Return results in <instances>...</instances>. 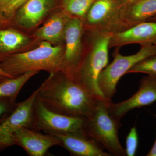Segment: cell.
Returning <instances> with one entry per match:
<instances>
[{"mask_svg":"<svg viewBox=\"0 0 156 156\" xmlns=\"http://www.w3.org/2000/svg\"><path fill=\"white\" fill-rule=\"evenodd\" d=\"M37 97L47 108L68 116L88 118L98 100L61 72L51 73L39 87Z\"/></svg>","mask_w":156,"mask_h":156,"instance_id":"cell-1","label":"cell"},{"mask_svg":"<svg viewBox=\"0 0 156 156\" xmlns=\"http://www.w3.org/2000/svg\"><path fill=\"white\" fill-rule=\"evenodd\" d=\"M64 51L62 46L54 47L50 42L45 41L34 50L6 56L0 65L11 78L31 71L57 73L61 71Z\"/></svg>","mask_w":156,"mask_h":156,"instance_id":"cell-2","label":"cell"},{"mask_svg":"<svg viewBox=\"0 0 156 156\" xmlns=\"http://www.w3.org/2000/svg\"><path fill=\"white\" fill-rule=\"evenodd\" d=\"M89 33V50L84 54L74 82L91 95L105 98L98 87V80L101 73L108 65L112 34L96 32Z\"/></svg>","mask_w":156,"mask_h":156,"instance_id":"cell-3","label":"cell"},{"mask_svg":"<svg viewBox=\"0 0 156 156\" xmlns=\"http://www.w3.org/2000/svg\"><path fill=\"white\" fill-rule=\"evenodd\" d=\"M112 101L105 98L98 99L92 114L85 119L84 130L112 155L126 156V149L122 146L119 137L122 125L109 112L108 103Z\"/></svg>","mask_w":156,"mask_h":156,"instance_id":"cell-4","label":"cell"},{"mask_svg":"<svg viewBox=\"0 0 156 156\" xmlns=\"http://www.w3.org/2000/svg\"><path fill=\"white\" fill-rule=\"evenodd\" d=\"M156 54V45L153 44L142 45L138 52L130 56H123L116 49L113 53V60L101 71L98 78V87L104 97L111 101L121 77L140 62Z\"/></svg>","mask_w":156,"mask_h":156,"instance_id":"cell-5","label":"cell"},{"mask_svg":"<svg viewBox=\"0 0 156 156\" xmlns=\"http://www.w3.org/2000/svg\"><path fill=\"white\" fill-rule=\"evenodd\" d=\"M156 16V0H139L118 7L102 33L113 34L146 22Z\"/></svg>","mask_w":156,"mask_h":156,"instance_id":"cell-6","label":"cell"},{"mask_svg":"<svg viewBox=\"0 0 156 156\" xmlns=\"http://www.w3.org/2000/svg\"><path fill=\"white\" fill-rule=\"evenodd\" d=\"M34 114L32 130L34 131L51 134L85 132V119L54 112L47 108L37 96L34 105Z\"/></svg>","mask_w":156,"mask_h":156,"instance_id":"cell-7","label":"cell"},{"mask_svg":"<svg viewBox=\"0 0 156 156\" xmlns=\"http://www.w3.org/2000/svg\"><path fill=\"white\" fill-rule=\"evenodd\" d=\"M83 30V20L76 17L69 19L65 30L66 46L60 72L73 81L75 80L84 56L82 43Z\"/></svg>","mask_w":156,"mask_h":156,"instance_id":"cell-8","label":"cell"},{"mask_svg":"<svg viewBox=\"0 0 156 156\" xmlns=\"http://www.w3.org/2000/svg\"><path fill=\"white\" fill-rule=\"evenodd\" d=\"M39 90L37 88L26 100L17 103L14 111L0 124V152L13 146V135L18 128L33 129L34 105Z\"/></svg>","mask_w":156,"mask_h":156,"instance_id":"cell-9","label":"cell"},{"mask_svg":"<svg viewBox=\"0 0 156 156\" xmlns=\"http://www.w3.org/2000/svg\"><path fill=\"white\" fill-rule=\"evenodd\" d=\"M156 101V76L147 75L142 78L139 89L127 100L119 103L110 101L108 108L112 116L121 119L129 111L148 106Z\"/></svg>","mask_w":156,"mask_h":156,"instance_id":"cell-10","label":"cell"},{"mask_svg":"<svg viewBox=\"0 0 156 156\" xmlns=\"http://www.w3.org/2000/svg\"><path fill=\"white\" fill-rule=\"evenodd\" d=\"M12 140L13 146L21 147L30 156H44L50 148L61 145L59 139L53 134H42L24 127L15 131Z\"/></svg>","mask_w":156,"mask_h":156,"instance_id":"cell-11","label":"cell"},{"mask_svg":"<svg viewBox=\"0 0 156 156\" xmlns=\"http://www.w3.org/2000/svg\"><path fill=\"white\" fill-rule=\"evenodd\" d=\"M61 142V146L73 156H111L104 148L85 132L54 134Z\"/></svg>","mask_w":156,"mask_h":156,"instance_id":"cell-12","label":"cell"},{"mask_svg":"<svg viewBox=\"0 0 156 156\" xmlns=\"http://www.w3.org/2000/svg\"><path fill=\"white\" fill-rule=\"evenodd\" d=\"M155 40L156 21H146L123 31L112 34L109 48L134 44L142 46L152 44Z\"/></svg>","mask_w":156,"mask_h":156,"instance_id":"cell-13","label":"cell"},{"mask_svg":"<svg viewBox=\"0 0 156 156\" xmlns=\"http://www.w3.org/2000/svg\"><path fill=\"white\" fill-rule=\"evenodd\" d=\"M118 0H95L83 20L89 32H101L114 14Z\"/></svg>","mask_w":156,"mask_h":156,"instance_id":"cell-14","label":"cell"},{"mask_svg":"<svg viewBox=\"0 0 156 156\" xmlns=\"http://www.w3.org/2000/svg\"><path fill=\"white\" fill-rule=\"evenodd\" d=\"M53 6V0H27L15 14V21L24 28L35 27Z\"/></svg>","mask_w":156,"mask_h":156,"instance_id":"cell-15","label":"cell"},{"mask_svg":"<svg viewBox=\"0 0 156 156\" xmlns=\"http://www.w3.org/2000/svg\"><path fill=\"white\" fill-rule=\"evenodd\" d=\"M71 18L65 12L53 14L37 31L36 36L46 41L56 44L61 43L64 41L66 27Z\"/></svg>","mask_w":156,"mask_h":156,"instance_id":"cell-16","label":"cell"},{"mask_svg":"<svg viewBox=\"0 0 156 156\" xmlns=\"http://www.w3.org/2000/svg\"><path fill=\"white\" fill-rule=\"evenodd\" d=\"M29 39L13 29L0 30V62L28 43Z\"/></svg>","mask_w":156,"mask_h":156,"instance_id":"cell-17","label":"cell"},{"mask_svg":"<svg viewBox=\"0 0 156 156\" xmlns=\"http://www.w3.org/2000/svg\"><path fill=\"white\" fill-rule=\"evenodd\" d=\"M38 71H31L14 78H8L0 83V98H17L23 87Z\"/></svg>","mask_w":156,"mask_h":156,"instance_id":"cell-18","label":"cell"},{"mask_svg":"<svg viewBox=\"0 0 156 156\" xmlns=\"http://www.w3.org/2000/svg\"><path fill=\"white\" fill-rule=\"evenodd\" d=\"M95 0H62L64 12L69 17L83 20Z\"/></svg>","mask_w":156,"mask_h":156,"instance_id":"cell-19","label":"cell"},{"mask_svg":"<svg viewBox=\"0 0 156 156\" xmlns=\"http://www.w3.org/2000/svg\"><path fill=\"white\" fill-rule=\"evenodd\" d=\"M27 0H0V15L4 21L11 20Z\"/></svg>","mask_w":156,"mask_h":156,"instance_id":"cell-20","label":"cell"},{"mask_svg":"<svg viewBox=\"0 0 156 156\" xmlns=\"http://www.w3.org/2000/svg\"><path fill=\"white\" fill-rule=\"evenodd\" d=\"M129 73H143L147 75L156 76V54L140 62L126 74Z\"/></svg>","mask_w":156,"mask_h":156,"instance_id":"cell-21","label":"cell"},{"mask_svg":"<svg viewBox=\"0 0 156 156\" xmlns=\"http://www.w3.org/2000/svg\"><path fill=\"white\" fill-rule=\"evenodd\" d=\"M139 144L138 133L136 127H132L126 137V154L127 156L136 155Z\"/></svg>","mask_w":156,"mask_h":156,"instance_id":"cell-22","label":"cell"},{"mask_svg":"<svg viewBox=\"0 0 156 156\" xmlns=\"http://www.w3.org/2000/svg\"><path fill=\"white\" fill-rule=\"evenodd\" d=\"M16 98H0V124L11 115L17 106Z\"/></svg>","mask_w":156,"mask_h":156,"instance_id":"cell-23","label":"cell"},{"mask_svg":"<svg viewBox=\"0 0 156 156\" xmlns=\"http://www.w3.org/2000/svg\"><path fill=\"white\" fill-rule=\"evenodd\" d=\"M154 116L156 118V115H154ZM147 156H156V137L155 141L152 147L150 150V151L148 153Z\"/></svg>","mask_w":156,"mask_h":156,"instance_id":"cell-24","label":"cell"},{"mask_svg":"<svg viewBox=\"0 0 156 156\" xmlns=\"http://www.w3.org/2000/svg\"><path fill=\"white\" fill-rule=\"evenodd\" d=\"M139 1V0H118L119 4L120 5H122L131 2H134V1Z\"/></svg>","mask_w":156,"mask_h":156,"instance_id":"cell-25","label":"cell"},{"mask_svg":"<svg viewBox=\"0 0 156 156\" xmlns=\"http://www.w3.org/2000/svg\"><path fill=\"white\" fill-rule=\"evenodd\" d=\"M0 74L5 76L7 77L11 78L9 74H8L2 69V68L1 67V65H0Z\"/></svg>","mask_w":156,"mask_h":156,"instance_id":"cell-26","label":"cell"},{"mask_svg":"<svg viewBox=\"0 0 156 156\" xmlns=\"http://www.w3.org/2000/svg\"><path fill=\"white\" fill-rule=\"evenodd\" d=\"M7 78H8V77L0 74V83L2 82V81L5 80Z\"/></svg>","mask_w":156,"mask_h":156,"instance_id":"cell-27","label":"cell"},{"mask_svg":"<svg viewBox=\"0 0 156 156\" xmlns=\"http://www.w3.org/2000/svg\"><path fill=\"white\" fill-rule=\"evenodd\" d=\"M148 21H156V16L151 18V19L148 20Z\"/></svg>","mask_w":156,"mask_h":156,"instance_id":"cell-28","label":"cell"},{"mask_svg":"<svg viewBox=\"0 0 156 156\" xmlns=\"http://www.w3.org/2000/svg\"><path fill=\"white\" fill-rule=\"evenodd\" d=\"M5 22V21H4V20L2 19V18L1 17V15H0V25H2V24H3V23Z\"/></svg>","mask_w":156,"mask_h":156,"instance_id":"cell-29","label":"cell"},{"mask_svg":"<svg viewBox=\"0 0 156 156\" xmlns=\"http://www.w3.org/2000/svg\"><path fill=\"white\" fill-rule=\"evenodd\" d=\"M152 44H154L156 45V40H155V41H154L153 43H152Z\"/></svg>","mask_w":156,"mask_h":156,"instance_id":"cell-30","label":"cell"}]
</instances>
